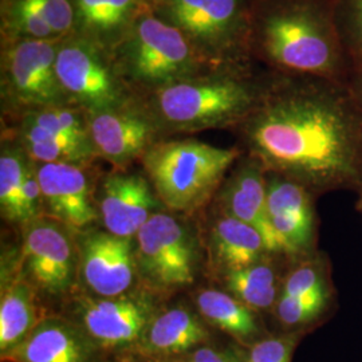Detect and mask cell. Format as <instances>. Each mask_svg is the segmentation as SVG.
<instances>
[{
	"label": "cell",
	"mask_w": 362,
	"mask_h": 362,
	"mask_svg": "<svg viewBox=\"0 0 362 362\" xmlns=\"http://www.w3.org/2000/svg\"><path fill=\"white\" fill-rule=\"evenodd\" d=\"M238 128L246 155L314 196L361 189L362 109L346 82L272 78Z\"/></svg>",
	"instance_id": "1"
},
{
	"label": "cell",
	"mask_w": 362,
	"mask_h": 362,
	"mask_svg": "<svg viewBox=\"0 0 362 362\" xmlns=\"http://www.w3.org/2000/svg\"><path fill=\"white\" fill-rule=\"evenodd\" d=\"M248 49L282 74L345 82L351 69L333 0H258L250 15Z\"/></svg>",
	"instance_id": "2"
},
{
	"label": "cell",
	"mask_w": 362,
	"mask_h": 362,
	"mask_svg": "<svg viewBox=\"0 0 362 362\" xmlns=\"http://www.w3.org/2000/svg\"><path fill=\"white\" fill-rule=\"evenodd\" d=\"M240 157L238 148L181 140L153 144L141 158L160 203L172 212L191 214L219 189L226 173Z\"/></svg>",
	"instance_id": "3"
},
{
	"label": "cell",
	"mask_w": 362,
	"mask_h": 362,
	"mask_svg": "<svg viewBox=\"0 0 362 362\" xmlns=\"http://www.w3.org/2000/svg\"><path fill=\"white\" fill-rule=\"evenodd\" d=\"M266 88L246 74L182 79L160 86L156 116L177 132L239 127L258 104Z\"/></svg>",
	"instance_id": "4"
},
{
	"label": "cell",
	"mask_w": 362,
	"mask_h": 362,
	"mask_svg": "<svg viewBox=\"0 0 362 362\" xmlns=\"http://www.w3.org/2000/svg\"><path fill=\"white\" fill-rule=\"evenodd\" d=\"M137 276L146 290L167 294L192 285L197 270V247L180 220L158 211L134 236Z\"/></svg>",
	"instance_id": "5"
},
{
	"label": "cell",
	"mask_w": 362,
	"mask_h": 362,
	"mask_svg": "<svg viewBox=\"0 0 362 362\" xmlns=\"http://www.w3.org/2000/svg\"><path fill=\"white\" fill-rule=\"evenodd\" d=\"M77 303L74 324L107 356L129 353L158 308L148 291L118 297H88Z\"/></svg>",
	"instance_id": "6"
},
{
	"label": "cell",
	"mask_w": 362,
	"mask_h": 362,
	"mask_svg": "<svg viewBox=\"0 0 362 362\" xmlns=\"http://www.w3.org/2000/svg\"><path fill=\"white\" fill-rule=\"evenodd\" d=\"M169 25L211 50L236 55L248 49L250 15L243 0H163Z\"/></svg>",
	"instance_id": "7"
},
{
	"label": "cell",
	"mask_w": 362,
	"mask_h": 362,
	"mask_svg": "<svg viewBox=\"0 0 362 362\" xmlns=\"http://www.w3.org/2000/svg\"><path fill=\"white\" fill-rule=\"evenodd\" d=\"M130 74L145 83L169 85L188 79L194 52L177 27L144 16L132 33L128 50Z\"/></svg>",
	"instance_id": "8"
},
{
	"label": "cell",
	"mask_w": 362,
	"mask_h": 362,
	"mask_svg": "<svg viewBox=\"0 0 362 362\" xmlns=\"http://www.w3.org/2000/svg\"><path fill=\"white\" fill-rule=\"evenodd\" d=\"M26 227L22 262L27 282L52 297L65 294L76 281L79 262L69 227L52 218H39Z\"/></svg>",
	"instance_id": "9"
},
{
	"label": "cell",
	"mask_w": 362,
	"mask_h": 362,
	"mask_svg": "<svg viewBox=\"0 0 362 362\" xmlns=\"http://www.w3.org/2000/svg\"><path fill=\"white\" fill-rule=\"evenodd\" d=\"M314 194L285 176L267 172V214L281 254L287 259L317 252V215Z\"/></svg>",
	"instance_id": "10"
},
{
	"label": "cell",
	"mask_w": 362,
	"mask_h": 362,
	"mask_svg": "<svg viewBox=\"0 0 362 362\" xmlns=\"http://www.w3.org/2000/svg\"><path fill=\"white\" fill-rule=\"evenodd\" d=\"M78 270L95 297H118L132 291L137 267L133 239L107 231L83 235L78 250Z\"/></svg>",
	"instance_id": "11"
},
{
	"label": "cell",
	"mask_w": 362,
	"mask_h": 362,
	"mask_svg": "<svg viewBox=\"0 0 362 362\" xmlns=\"http://www.w3.org/2000/svg\"><path fill=\"white\" fill-rule=\"evenodd\" d=\"M57 76L66 94L89 112L118 107L121 91L109 67L90 45L71 42L57 54Z\"/></svg>",
	"instance_id": "12"
},
{
	"label": "cell",
	"mask_w": 362,
	"mask_h": 362,
	"mask_svg": "<svg viewBox=\"0 0 362 362\" xmlns=\"http://www.w3.org/2000/svg\"><path fill=\"white\" fill-rule=\"evenodd\" d=\"M45 209L71 230H83L100 216L91 197L90 181L78 164L35 165Z\"/></svg>",
	"instance_id": "13"
},
{
	"label": "cell",
	"mask_w": 362,
	"mask_h": 362,
	"mask_svg": "<svg viewBox=\"0 0 362 362\" xmlns=\"http://www.w3.org/2000/svg\"><path fill=\"white\" fill-rule=\"evenodd\" d=\"M94 152L118 168H124L149 149L155 134L153 122L137 112L119 107L93 110L86 117Z\"/></svg>",
	"instance_id": "14"
},
{
	"label": "cell",
	"mask_w": 362,
	"mask_h": 362,
	"mask_svg": "<svg viewBox=\"0 0 362 362\" xmlns=\"http://www.w3.org/2000/svg\"><path fill=\"white\" fill-rule=\"evenodd\" d=\"M3 362H109L77 325L67 318L46 317Z\"/></svg>",
	"instance_id": "15"
},
{
	"label": "cell",
	"mask_w": 362,
	"mask_h": 362,
	"mask_svg": "<svg viewBox=\"0 0 362 362\" xmlns=\"http://www.w3.org/2000/svg\"><path fill=\"white\" fill-rule=\"evenodd\" d=\"M160 204L149 180L140 175L116 173L105 179L97 208L105 231L134 239Z\"/></svg>",
	"instance_id": "16"
},
{
	"label": "cell",
	"mask_w": 362,
	"mask_h": 362,
	"mask_svg": "<svg viewBox=\"0 0 362 362\" xmlns=\"http://www.w3.org/2000/svg\"><path fill=\"white\" fill-rule=\"evenodd\" d=\"M57 54L45 39L25 40L8 52L7 76L22 101L43 107L62 103L66 93L57 76Z\"/></svg>",
	"instance_id": "17"
},
{
	"label": "cell",
	"mask_w": 362,
	"mask_h": 362,
	"mask_svg": "<svg viewBox=\"0 0 362 362\" xmlns=\"http://www.w3.org/2000/svg\"><path fill=\"white\" fill-rule=\"evenodd\" d=\"M219 194L223 214L257 228L269 251L282 255L267 214V172L259 161L248 155L240 157Z\"/></svg>",
	"instance_id": "18"
},
{
	"label": "cell",
	"mask_w": 362,
	"mask_h": 362,
	"mask_svg": "<svg viewBox=\"0 0 362 362\" xmlns=\"http://www.w3.org/2000/svg\"><path fill=\"white\" fill-rule=\"evenodd\" d=\"M211 342V327L197 311L173 306L156 313L137 346L129 353L156 361H168Z\"/></svg>",
	"instance_id": "19"
},
{
	"label": "cell",
	"mask_w": 362,
	"mask_h": 362,
	"mask_svg": "<svg viewBox=\"0 0 362 362\" xmlns=\"http://www.w3.org/2000/svg\"><path fill=\"white\" fill-rule=\"evenodd\" d=\"M194 305L211 329L227 334L242 348H248L270 334L260 314L228 291L202 290L194 297Z\"/></svg>",
	"instance_id": "20"
},
{
	"label": "cell",
	"mask_w": 362,
	"mask_h": 362,
	"mask_svg": "<svg viewBox=\"0 0 362 362\" xmlns=\"http://www.w3.org/2000/svg\"><path fill=\"white\" fill-rule=\"evenodd\" d=\"M209 251L211 260L221 276L272 254L257 228L223 212L212 224Z\"/></svg>",
	"instance_id": "21"
},
{
	"label": "cell",
	"mask_w": 362,
	"mask_h": 362,
	"mask_svg": "<svg viewBox=\"0 0 362 362\" xmlns=\"http://www.w3.org/2000/svg\"><path fill=\"white\" fill-rule=\"evenodd\" d=\"M276 257L282 255L270 254L245 269L223 275L226 291L259 314L272 313L281 296L284 282L279 267L274 260Z\"/></svg>",
	"instance_id": "22"
},
{
	"label": "cell",
	"mask_w": 362,
	"mask_h": 362,
	"mask_svg": "<svg viewBox=\"0 0 362 362\" xmlns=\"http://www.w3.org/2000/svg\"><path fill=\"white\" fill-rule=\"evenodd\" d=\"M35 288L26 279L8 286L0 302V354L1 358L16 349L38 325Z\"/></svg>",
	"instance_id": "23"
},
{
	"label": "cell",
	"mask_w": 362,
	"mask_h": 362,
	"mask_svg": "<svg viewBox=\"0 0 362 362\" xmlns=\"http://www.w3.org/2000/svg\"><path fill=\"white\" fill-rule=\"evenodd\" d=\"M336 290H326L302 297L281 294L272 314L279 327L278 333L306 336L325 322L334 306Z\"/></svg>",
	"instance_id": "24"
},
{
	"label": "cell",
	"mask_w": 362,
	"mask_h": 362,
	"mask_svg": "<svg viewBox=\"0 0 362 362\" xmlns=\"http://www.w3.org/2000/svg\"><path fill=\"white\" fill-rule=\"evenodd\" d=\"M22 143L31 161L39 164L85 161L94 152L90 140H79L69 136L55 134L37 125L23 121Z\"/></svg>",
	"instance_id": "25"
},
{
	"label": "cell",
	"mask_w": 362,
	"mask_h": 362,
	"mask_svg": "<svg viewBox=\"0 0 362 362\" xmlns=\"http://www.w3.org/2000/svg\"><path fill=\"white\" fill-rule=\"evenodd\" d=\"M326 290H334L330 260L317 251L309 257L294 260L284 276L281 294L302 297Z\"/></svg>",
	"instance_id": "26"
},
{
	"label": "cell",
	"mask_w": 362,
	"mask_h": 362,
	"mask_svg": "<svg viewBox=\"0 0 362 362\" xmlns=\"http://www.w3.org/2000/svg\"><path fill=\"white\" fill-rule=\"evenodd\" d=\"M28 163L21 153L3 151L0 157V209L4 219L19 223L22 185Z\"/></svg>",
	"instance_id": "27"
},
{
	"label": "cell",
	"mask_w": 362,
	"mask_h": 362,
	"mask_svg": "<svg viewBox=\"0 0 362 362\" xmlns=\"http://www.w3.org/2000/svg\"><path fill=\"white\" fill-rule=\"evenodd\" d=\"M133 0H77L82 23L98 33L113 31L125 23Z\"/></svg>",
	"instance_id": "28"
},
{
	"label": "cell",
	"mask_w": 362,
	"mask_h": 362,
	"mask_svg": "<svg viewBox=\"0 0 362 362\" xmlns=\"http://www.w3.org/2000/svg\"><path fill=\"white\" fill-rule=\"evenodd\" d=\"M337 31L351 66L362 61V0H333Z\"/></svg>",
	"instance_id": "29"
},
{
	"label": "cell",
	"mask_w": 362,
	"mask_h": 362,
	"mask_svg": "<svg viewBox=\"0 0 362 362\" xmlns=\"http://www.w3.org/2000/svg\"><path fill=\"white\" fill-rule=\"evenodd\" d=\"M25 119L55 134L69 136L79 140H90L86 118L83 119L78 112L71 109L61 106L43 107L30 113Z\"/></svg>",
	"instance_id": "30"
},
{
	"label": "cell",
	"mask_w": 362,
	"mask_h": 362,
	"mask_svg": "<svg viewBox=\"0 0 362 362\" xmlns=\"http://www.w3.org/2000/svg\"><path fill=\"white\" fill-rule=\"evenodd\" d=\"M302 338L297 333H270L243 348L245 362H291Z\"/></svg>",
	"instance_id": "31"
},
{
	"label": "cell",
	"mask_w": 362,
	"mask_h": 362,
	"mask_svg": "<svg viewBox=\"0 0 362 362\" xmlns=\"http://www.w3.org/2000/svg\"><path fill=\"white\" fill-rule=\"evenodd\" d=\"M45 209L43 194L39 184L37 168L34 164H28L25 180L22 185L21 204H19V223L28 224L39 219Z\"/></svg>",
	"instance_id": "32"
},
{
	"label": "cell",
	"mask_w": 362,
	"mask_h": 362,
	"mask_svg": "<svg viewBox=\"0 0 362 362\" xmlns=\"http://www.w3.org/2000/svg\"><path fill=\"white\" fill-rule=\"evenodd\" d=\"M39 13L52 27L54 34L67 31L74 19L73 7L67 0H30Z\"/></svg>",
	"instance_id": "33"
},
{
	"label": "cell",
	"mask_w": 362,
	"mask_h": 362,
	"mask_svg": "<svg viewBox=\"0 0 362 362\" xmlns=\"http://www.w3.org/2000/svg\"><path fill=\"white\" fill-rule=\"evenodd\" d=\"M15 15L21 28L34 39L47 38L54 34L52 27L30 0H21L15 7Z\"/></svg>",
	"instance_id": "34"
},
{
	"label": "cell",
	"mask_w": 362,
	"mask_h": 362,
	"mask_svg": "<svg viewBox=\"0 0 362 362\" xmlns=\"http://www.w3.org/2000/svg\"><path fill=\"white\" fill-rule=\"evenodd\" d=\"M345 82H346V86L349 88L353 98L362 109V61L353 64L349 76Z\"/></svg>",
	"instance_id": "35"
},
{
	"label": "cell",
	"mask_w": 362,
	"mask_h": 362,
	"mask_svg": "<svg viewBox=\"0 0 362 362\" xmlns=\"http://www.w3.org/2000/svg\"><path fill=\"white\" fill-rule=\"evenodd\" d=\"M109 362H160L145 358L143 356H139L136 353H121L116 356H109Z\"/></svg>",
	"instance_id": "36"
},
{
	"label": "cell",
	"mask_w": 362,
	"mask_h": 362,
	"mask_svg": "<svg viewBox=\"0 0 362 362\" xmlns=\"http://www.w3.org/2000/svg\"><path fill=\"white\" fill-rule=\"evenodd\" d=\"M357 209L362 214V187L361 189H360V199H358V202H357Z\"/></svg>",
	"instance_id": "37"
}]
</instances>
